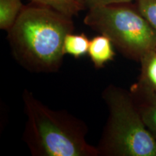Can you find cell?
<instances>
[{"label": "cell", "instance_id": "obj_1", "mask_svg": "<svg viewBox=\"0 0 156 156\" xmlns=\"http://www.w3.org/2000/svg\"><path fill=\"white\" fill-rule=\"evenodd\" d=\"M73 17L30 2L7 31L12 53L31 73H56L63 62L64 38L73 33Z\"/></svg>", "mask_w": 156, "mask_h": 156}, {"label": "cell", "instance_id": "obj_2", "mask_svg": "<svg viewBox=\"0 0 156 156\" xmlns=\"http://www.w3.org/2000/svg\"><path fill=\"white\" fill-rule=\"evenodd\" d=\"M23 101L27 116L23 139L33 155L99 156L97 147L87 142L83 121L49 108L27 89Z\"/></svg>", "mask_w": 156, "mask_h": 156}, {"label": "cell", "instance_id": "obj_3", "mask_svg": "<svg viewBox=\"0 0 156 156\" xmlns=\"http://www.w3.org/2000/svg\"><path fill=\"white\" fill-rule=\"evenodd\" d=\"M102 98L109 114L96 147L99 156H156V140L145 126L131 93L109 85Z\"/></svg>", "mask_w": 156, "mask_h": 156}, {"label": "cell", "instance_id": "obj_4", "mask_svg": "<svg viewBox=\"0 0 156 156\" xmlns=\"http://www.w3.org/2000/svg\"><path fill=\"white\" fill-rule=\"evenodd\" d=\"M84 23L108 37L114 46L126 57L140 62L156 51V32L130 3L114 4L89 9Z\"/></svg>", "mask_w": 156, "mask_h": 156}, {"label": "cell", "instance_id": "obj_5", "mask_svg": "<svg viewBox=\"0 0 156 156\" xmlns=\"http://www.w3.org/2000/svg\"><path fill=\"white\" fill-rule=\"evenodd\" d=\"M140 62L139 81L132 86L130 93L136 98H156V51L146 54Z\"/></svg>", "mask_w": 156, "mask_h": 156}, {"label": "cell", "instance_id": "obj_6", "mask_svg": "<svg viewBox=\"0 0 156 156\" xmlns=\"http://www.w3.org/2000/svg\"><path fill=\"white\" fill-rule=\"evenodd\" d=\"M114 46L110 38L105 35L100 34L91 39L87 54L95 68H102L114 59L116 56Z\"/></svg>", "mask_w": 156, "mask_h": 156}, {"label": "cell", "instance_id": "obj_7", "mask_svg": "<svg viewBox=\"0 0 156 156\" xmlns=\"http://www.w3.org/2000/svg\"><path fill=\"white\" fill-rule=\"evenodd\" d=\"M30 2L44 5L54 10L73 17L86 9L85 0H29Z\"/></svg>", "mask_w": 156, "mask_h": 156}, {"label": "cell", "instance_id": "obj_8", "mask_svg": "<svg viewBox=\"0 0 156 156\" xmlns=\"http://www.w3.org/2000/svg\"><path fill=\"white\" fill-rule=\"evenodd\" d=\"M24 7L23 0H0V28L8 31Z\"/></svg>", "mask_w": 156, "mask_h": 156}, {"label": "cell", "instance_id": "obj_9", "mask_svg": "<svg viewBox=\"0 0 156 156\" xmlns=\"http://www.w3.org/2000/svg\"><path fill=\"white\" fill-rule=\"evenodd\" d=\"M90 41V40L85 34H68L64 38V53L77 58L85 56L88 53Z\"/></svg>", "mask_w": 156, "mask_h": 156}, {"label": "cell", "instance_id": "obj_10", "mask_svg": "<svg viewBox=\"0 0 156 156\" xmlns=\"http://www.w3.org/2000/svg\"><path fill=\"white\" fill-rule=\"evenodd\" d=\"M132 98L136 107L139 109L145 126L156 140V98Z\"/></svg>", "mask_w": 156, "mask_h": 156}, {"label": "cell", "instance_id": "obj_11", "mask_svg": "<svg viewBox=\"0 0 156 156\" xmlns=\"http://www.w3.org/2000/svg\"><path fill=\"white\" fill-rule=\"evenodd\" d=\"M136 7L156 32V0H136Z\"/></svg>", "mask_w": 156, "mask_h": 156}, {"label": "cell", "instance_id": "obj_12", "mask_svg": "<svg viewBox=\"0 0 156 156\" xmlns=\"http://www.w3.org/2000/svg\"><path fill=\"white\" fill-rule=\"evenodd\" d=\"M134 0H85L87 8L92 9L114 4L131 3Z\"/></svg>", "mask_w": 156, "mask_h": 156}]
</instances>
